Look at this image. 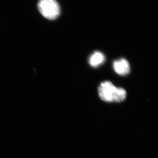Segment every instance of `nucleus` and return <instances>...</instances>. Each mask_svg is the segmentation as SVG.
Returning <instances> with one entry per match:
<instances>
[{"label": "nucleus", "mask_w": 158, "mask_h": 158, "mask_svg": "<svg viewBox=\"0 0 158 158\" xmlns=\"http://www.w3.org/2000/svg\"><path fill=\"white\" fill-rule=\"evenodd\" d=\"M113 69L116 73L120 75H126L129 73V63L124 59H121L114 61L113 63Z\"/></svg>", "instance_id": "obj_3"}, {"label": "nucleus", "mask_w": 158, "mask_h": 158, "mask_svg": "<svg viewBox=\"0 0 158 158\" xmlns=\"http://www.w3.org/2000/svg\"><path fill=\"white\" fill-rule=\"evenodd\" d=\"M38 8L40 13L48 19H56L60 15V7L56 0H40Z\"/></svg>", "instance_id": "obj_1"}, {"label": "nucleus", "mask_w": 158, "mask_h": 158, "mask_svg": "<svg viewBox=\"0 0 158 158\" xmlns=\"http://www.w3.org/2000/svg\"><path fill=\"white\" fill-rule=\"evenodd\" d=\"M105 61L103 54L98 51L94 52L89 59V63L91 66L96 67L102 65Z\"/></svg>", "instance_id": "obj_4"}, {"label": "nucleus", "mask_w": 158, "mask_h": 158, "mask_svg": "<svg viewBox=\"0 0 158 158\" xmlns=\"http://www.w3.org/2000/svg\"><path fill=\"white\" fill-rule=\"evenodd\" d=\"M117 88L110 81L102 82L98 87L99 96L103 101L116 102Z\"/></svg>", "instance_id": "obj_2"}]
</instances>
